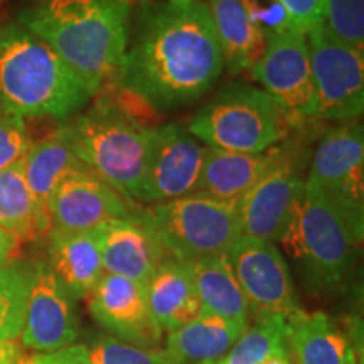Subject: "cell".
Segmentation results:
<instances>
[{"label": "cell", "instance_id": "6da1fadb", "mask_svg": "<svg viewBox=\"0 0 364 364\" xmlns=\"http://www.w3.org/2000/svg\"><path fill=\"white\" fill-rule=\"evenodd\" d=\"M130 34L115 86L156 112L198 102L225 70L203 0L142 4Z\"/></svg>", "mask_w": 364, "mask_h": 364}, {"label": "cell", "instance_id": "7a4b0ae2", "mask_svg": "<svg viewBox=\"0 0 364 364\" xmlns=\"http://www.w3.org/2000/svg\"><path fill=\"white\" fill-rule=\"evenodd\" d=\"M135 0H36L17 22L43 39L95 93L115 85Z\"/></svg>", "mask_w": 364, "mask_h": 364}, {"label": "cell", "instance_id": "3957f363", "mask_svg": "<svg viewBox=\"0 0 364 364\" xmlns=\"http://www.w3.org/2000/svg\"><path fill=\"white\" fill-rule=\"evenodd\" d=\"M95 91L19 22L0 26V115L68 120Z\"/></svg>", "mask_w": 364, "mask_h": 364}, {"label": "cell", "instance_id": "277c9868", "mask_svg": "<svg viewBox=\"0 0 364 364\" xmlns=\"http://www.w3.org/2000/svg\"><path fill=\"white\" fill-rule=\"evenodd\" d=\"M280 243L297 262L312 294L334 299L348 290L356 272L361 240L324 193L307 179L294 220Z\"/></svg>", "mask_w": 364, "mask_h": 364}, {"label": "cell", "instance_id": "5b68a950", "mask_svg": "<svg viewBox=\"0 0 364 364\" xmlns=\"http://www.w3.org/2000/svg\"><path fill=\"white\" fill-rule=\"evenodd\" d=\"M76 156L130 203H142L152 130L124 108L100 102L65 122Z\"/></svg>", "mask_w": 364, "mask_h": 364}, {"label": "cell", "instance_id": "8992f818", "mask_svg": "<svg viewBox=\"0 0 364 364\" xmlns=\"http://www.w3.org/2000/svg\"><path fill=\"white\" fill-rule=\"evenodd\" d=\"M289 127V118L270 95L247 83H233L196 112L188 130L206 147L262 154L285 140Z\"/></svg>", "mask_w": 364, "mask_h": 364}, {"label": "cell", "instance_id": "52a82bcc", "mask_svg": "<svg viewBox=\"0 0 364 364\" xmlns=\"http://www.w3.org/2000/svg\"><path fill=\"white\" fill-rule=\"evenodd\" d=\"M167 257L196 262L226 255L241 236L236 204L203 194L140 209Z\"/></svg>", "mask_w": 364, "mask_h": 364}, {"label": "cell", "instance_id": "ba28073f", "mask_svg": "<svg viewBox=\"0 0 364 364\" xmlns=\"http://www.w3.org/2000/svg\"><path fill=\"white\" fill-rule=\"evenodd\" d=\"M307 181L344 216L358 240L364 235V132L358 120L327 132L312 157Z\"/></svg>", "mask_w": 364, "mask_h": 364}, {"label": "cell", "instance_id": "9c48e42d", "mask_svg": "<svg viewBox=\"0 0 364 364\" xmlns=\"http://www.w3.org/2000/svg\"><path fill=\"white\" fill-rule=\"evenodd\" d=\"M317 118L351 122L364 108V53L336 39L324 24L306 34Z\"/></svg>", "mask_w": 364, "mask_h": 364}, {"label": "cell", "instance_id": "30bf717a", "mask_svg": "<svg viewBox=\"0 0 364 364\" xmlns=\"http://www.w3.org/2000/svg\"><path fill=\"white\" fill-rule=\"evenodd\" d=\"M252 73L289 122L317 118V97L306 34L294 29L265 34V49Z\"/></svg>", "mask_w": 364, "mask_h": 364}, {"label": "cell", "instance_id": "8fae6325", "mask_svg": "<svg viewBox=\"0 0 364 364\" xmlns=\"http://www.w3.org/2000/svg\"><path fill=\"white\" fill-rule=\"evenodd\" d=\"M252 318L299 311V294L290 267L275 243L240 236L226 253Z\"/></svg>", "mask_w": 364, "mask_h": 364}, {"label": "cell", "instance_id": "7c38bea8", "mask_svg": "<svg viewBox=\"0 0 364 364\" xmlns=\"http://www.w3.org/2000/svg\"><path fill=\"white\" fill-rule=\"evenodd\" d=\"M206 145L181 124H166L152 130L142 203L162 204L196 194L201 179Z\"/></svg>", "mask_w": 364, "mask_h": 364}, {"label": "cell", "instance_id": "4fadbf2b", "mask_svg": "<svg viewBox=\"0 0 364 364\" xmlns=\"http://www.w3.org/2000/svg\"><path fill=\"white\" fill-rule=\"evenodd\" d=\"M91 317L112 338L140 348H159L164 332L150 311L145 284L103 273L88 295Z\"/></svg>", "mask_w": 364, "mask_h": 364}, {"label": "cell", "instance_id": "5bb4252c", "mask_svg": "<svg viewBox=\"0 0 364 364\" xmlns=\"http://www.w3.org/2000/svg\"><path fill=\"white\" fill-rule=\"evenodd\" d=\"M294 154L236 203L241 236L280 243L302 198L306 179Z\"/></svg>", "mask_w": 364, "mask_h": 364}, {"label": "cell", "instance_id": "9a60e30c", "mask_svg": "<svg viewBox=\"0 0 364 364\" xmlns=\"http://www.w3.org/2000/svg\"><path fill=\"white\" fill-rule=\"evenodd\" d=\"M80 321L75 300L63 289L46 262H34L33 284L27 299L22 348L34 353H53L75 344Z\"/></svg>", "mask_w": 364, "mask_h": 364}, {"label": "cell", "instance_id": "2e32d148", "mask_svg": "<svg viewBox=\"0 0 364 364\" xmlns=\"http://www.w3.org/2000/svg\"><path fill=\"white\" fill-rule=\"evenodd\" d=\"M139 211L135 203L127 201L91 171L68 176L48 203L49 225L63 231H95L105 223Z\"/></svg>", "mask_w": 364, "mask_h": 364}, {"label": "cell", "instance_id": "e0dca14e", "mask_svg": "<svg viewBox=\"0 0 364 364\" xmlns=\"http://www.w3.org/2000/svg\"><path fill=\"white\" fill-rule=\"evenodd\" d=\"M97 233L105 273L147 284L164 258H167L140 211L105 223Z\"/></svg>", "mask_w": 364, "mask_h": 364}, {"label": "cell", "instance_id": "ac0fdd59", "mask_svg": "<svg viewBox=\"0 0 364 364\" xmlns=\"http://www.w3.org/2000/svg\"><path fill=\"white\" fill-rule=\"evenodd\" d=\"M290 156L292 152L284 145H275L262 154L226 152L208 147L196 194L236 204Z\"/></svg>", "mask_w": 364, "mask_h": 364}, {"label": "cell", "instance_id": "d6986e66", "mask_svg": "<svg viewBox=\"0 0 364 364\" xmlns=\"http://www.w3.org/2000/svg\"><path fill=\"white\" fill-rule=\"evenodd\" d=\"M49 270L73 300L88 299L105 273L102 247L95 231L49 230Z\"/></svg>", "mask_w": 364, "mask_h": 364}, {"label": "cell", "instance_id": "ffe728a7", "mask_svg": "<svg viewBox=\"0 0 364 364\" xmlns=\"http://www.w3.org/2000/svg\"><path fill=\"white\" fill-rule=\"evenodd\" d=\"M285 322L294 364H361L349 336L326 312L299 309Z\"/></svg>", "mask_w": 364, "mask_h": 364}, {"label": "cell", "instance_id": "44dd1931", "mask_svg": "<svg viewBox=\"0 0 364 364\" xmlns=\"http://www.w3.org/2000/svg\"><path fill=\"white\" fill-rule=\"evenodd\" d=\"M145 289L150 311L164 334L188 324L203 311L193 273L186 262L164 258Z\"/></svg>", "mask_w": 364, "mask_h": 364}, {"label": "cell", "instance_id": "7402d4cb", "mask_svg": "<svg viewBox=\"0 0 364 364\" xmlns=\"http://www.w3.org/2000/svg\"><path fill=\"white\" fill-rule=\"evenodd\" d=\"M22 169L31 193L46 213L49 198L61 181L75 172L90 171L76 156L66 124L59 125L39 142H33L22 157Z\"/></svg>", "mask_w": 364, "mask_h": 364}, {"label": "cell", "instance_id": "603a6c76", "mask_svg": "<svg viewBox=\"0 0 364 364\" xmlns=\"http://www.w3.org/2000/svg\"><path fill=\"white\" fill-rule=\"evenodd\" d=\"M225 68L231 75L252 70L265 49V33L253 24L241 0H206Z\"/></svg>", "mask_w": 364, "mask_h": 364}, {"label": "cell", "instance_id": "cb8c5ba5", "mask_svg": "<svg viewBox=\"0 0 364 364\" xmlns=\"http://www.w3.org/2000/svg\"><path fill=\"white\" fill-rule=\"evenodd\" d=\"M188 265L193 273L203 311L225 318L241 331L247 329L252 316L226 255L189 262Z\"/></svg>", "mask_w": 364, "mask_h": 364}, {"label": "cell", "instance_id": "d4e9b609", "mask_svg": "<svg viewBox=\"0 0 364 364\" xmlns=\"http://www.w3.org/2000/svg\"><path fill=\"white\" fill-rule=\"evenodd\" d=\"M245 331L215 314L201 311L188 324L167 334L164 349L177 364L216 363Z\"/></svg>", "mask_w": 364, "mask_h": 364}, {"label": "cell", "instance_id": "484cf974", "mask_svg": "<svg viewBox=\"0 0 364 364\" xmlns=\"http://www.w3.org/2000/svg\"><path fill=\"white\" fill-rule=\"evenodd\" d=\"M0 230L17 240H33L51 230L49 216L27 186L22 159L0 171Z\"/></svg>", "mask_w": 364, "mask_h": 364}, {"label": "cell", "instance_id": "4316f807", "mask_svg": "<svg viewBox=\"0 0 364 364\" xmlns=\"http://www.w3.org/2000/svg\"><path fill=\"white\" fill-rule=\"evenodd\" d=\"M282 349H287L285 317H258L250 322L225 356L209 364H263Z\"/></svg>", "mask_w": 364, "mask_h": 364}, {"label": "cell", "instance_id": "83f0119b", "mask_svg": "<svg viewBox=\"0 0 364 364\" xmlns=\"http://www.w3.org/2000/svg\"><path fill=\"white\" fill-rule=\"evenodd\" d=\"M34 263L12 260L0 270V341L21 339Z\"/></svg>", "mask_w": 364, "mask_h": 364}, {"label": "cell", "instance_id": "f1b7e54d", "mask_svg": "<svg viewBox=\"0 0 364 364\" xmlns=\"http://www.w3.org/2000/svg\"><path fill=\"white\" fill-rule=\"evenodd\" d=\"M88 348L93 364H177L162 348H140L112 336H100Z\"/></svg>", "mask_w": 364, "mask_h": 364}, {"label": "cell", "instance_id": "f546056e", "mask_svg": "<svg viewBox=\"0 0 364 364\" xmlns=\"http://www.w3.org/2000/svg\"><path fill=\"white\" fill-rule=\"evenodd\" d=\"M322 24L341 43L364 53V0H324Z\"/></svg>", "mask_w": 364, "mask_h": 364}, {"label": "cell", "instance_id": "4dcf8cb0", "mask_svg": "<svg viewBox=\"0 0 364 364\" xmlns=\"http://www.w3.org/2000/svg\"><path fill=\"white\" fill-rule=\"evenodd\" d=\"M31 145L24 118L0 115V171L19 162Z\"/></svg>", "mask_w": 364, "mask_h": 364}, {"label": "cell", "instance_id": "1f68e13d", "mask_svg": "<svg viewBox=\"0 0 364 364\" xmlns=\"http://www.w3.org/2000/svg\"><path fill=\"white\" fill-rule=\"evenodd\" d=\"M284 9L292 29L307 34L324 22V0H275Z\"/></svg>", "mask_w": 364, "mask_h": 364}, {"label": "cell", "instance_id": "d6a6232c", "mask_svg": "<svg viewBox=\"0 0 364 364\" xmlns=\"http://www.w3.org/2000/svg\"><path fill=\"white\" fill-rule=\"evenodd\" d=\"M22 364H93L85 344H71L53 353H34Z\"/></svg>", "mask_w": 364, "mask_h": 364}, {"label": "cell", "instance_id": "836d02e7", "mask_svg": "<svg viewBox=\"0 0 364 364\" xmlns=\"http://www.w3.org/2000/svg\"><path fill=\"white\" fill-rule=\"evenodd\" d=\"M17 247H19V240L7 231L0 230V270L14 260Z\"/></svg>", "mask_w": 364, "mask_h": 364}, {"label": "cell", "instance_id": "e575fe53", "mask_svg": "<svg viewBox=\"0 0 364 364\" xmlns=\"http://www.w3.org/2000/svg\"><path fill=\"white\" fill-rule=\"evenodd\" d=\"M24 351L16 341H0V364H22Z\"/></svg>", "mask_w": 364, "mask_h": 364}, {"label": "cell", "instance_id": "d590c367", "mask_svg": "<svg viewBox=\"0 0 364 364\" xmlns=\"http://www.w3.org/2000/svg\"><path fill=\"white\" fill-rule=\"evenodd\" d=\"M263 364H294V363H292V359H290L289 348H287V349H282V351L273 354V356L268 358Z\"/></svg>", "mask_w": 364, "mask_h": 364}, {"label": "cell", "instance_id": "8d00e7d4", "mask_svg": "<svg viewBox=\"0 0 364 364\" xmlns=\"http://www.w3.org/2000/svg\"><path fill=\"white\" fill-rule=\"evenodd\" d=\"M208 364H209V363H208Z\"/></svg>", "mask_w": 364, "mask_h": 364}]
</instances>
